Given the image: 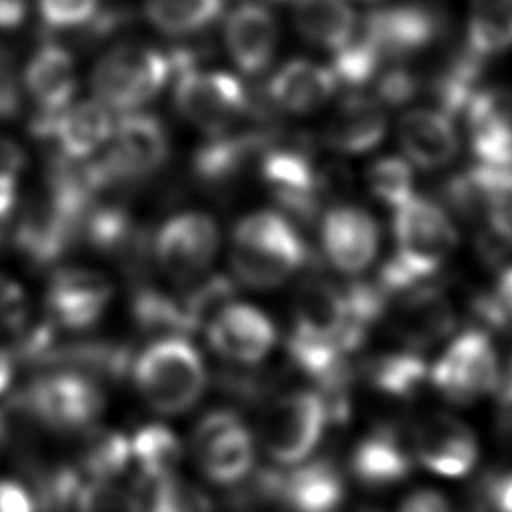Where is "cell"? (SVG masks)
<instances>
[{
    "label": "cell",
    "instance_id": "cell-1",
    "mask_svg": "<svg viewBox=\"0 0 512 512\" xmlns=\"http://www.w3.org/2000/svg\"><path fill=\"white\" fill-rule=\"evenodd\" d=\"M394 242L396 252L376 280L388 294L432 276L456 248L458 230L436 202L414 194L394 210Z\"/></svg>",
    "mask_w": 512,
    "mask_h": 512
},
{
    "label": "cell",
    "instance_id": "cell-2",
    "mask_svg": "<svg viewBox=\"0 0 512 512\" xmlns=\"http://www.w3.org/2000/svg\"><path fill=\"white\" fill-rule=\"evenodd\" d=\"M306 260V246L292 222L278 212H252L234 230L230 264L234 276L250 288H274Z\"/></svg>",
    "mask_w": 512,
    "mask_h": 512
},
{
    "label": "cell",
    "instance_id": "cell-3",
    "mask_svg": "<svg viewBox=\"0 0 512 512\" xmlns=\"http://www.w3.org/2000/svg\"><path fill=\"white\" fill-rule=\"evenodd\" d=\"M134 384L144 402L160 414L190 410L206 388L200 352L184 338H160L134 360Z\"/></svg>",
    "mask_w": 512,
    "mask_h": 512
},
{
    "label": "cell",
    "instance_id": "cell-4",
    "mask_svg": "<svg viewBox=\"0 0 512 512\" xmlns=\"http://www.w3.org/2000/svg\"><path fill=\"white\" fill-rule=\"evenodd\" d=\"M170 72L164 52L142 44H120L96 62L92 88L106 108L124 114L156 98Z\"/></svg>",
    "mask_w": 512,
    "mask_h": 512
},
{
    "label": "cell",
    "instance_id": "cell-5",
    "mask_svg": "<svg viewBox=\"0 0 512 512\" xmlns=\"http://www.w3.org/2000/svg\"><path fill=\"white\" fill-rule=\"evenodd\" d=\"M328 418L322 394L308 390L284 394L264 414L262 446L282 466L300 464L318 446Z\"/></svg>",
    "mask_w": 512,
    "mask_h": 512
},
{
    "label": "cell",
    "instance_id": "cell-6",
    "mask_svg": "<svg viewBox=\"0 0 512 512\" xmlns=\"http://www.w3.org/2000/svg\"><path fill=\"white\" fill-rule=\"evenodd\" d=\"M432 384L448 400L470 404L496 390L500 364L484 330H464L430 370Z\"/></svg>",
    "mask_w": 512,
    "mask_h": 512
},
{
    "label": "cell",
    "instance_id": "cell-7",
    "mask_svg": "<svg viewBox=\"0 0 512 512\" xmlns=\"http://www.w3.org/2000/svg\"><path fill=\"white\" fill-rule=\"evenodd\" d=\"M28 410L48 428L74 432L90 426L104 410L96 380L74 370L40 376L26 394Z\"/></svg>",
    "mask_w": 512,
    "mask_h": 512
},
{
    "label": "cell",
    "instance_id": "cell-8",
    "mask_svg": "<svg viewBox=\"0 0 512 512\" xmlns=\"http://www.w3.org/2000/svg\"><path fill=\"white\" fill-rule=\"evenodd\" d=\"M174 102L186 120L214 134L234 126L244 114L248 92L228 72L192 68L176 76Z\"/></svg>",
    "mask_w": 512,
    "mask_h": 512
},
{
    "label": "cell",
    "instance_id": "cell-9",
    "mask_svg": "<svg viewBox=\"0 0 512 512\" xmlns=\"http://www.w3.org/2000/svg\"><path fill=\"white\" fill-rule=\"evenodd\" d=\"M192 452L200 470L218 484L240 482L254 464L252 436L230 410H214L198 422Z\"/></svg>",
    "mask_w": 512,
    "mask_h": 512
},
{
    "label": "cell",
    "instance_id": "cell-10",
    "mask_svg": "<svg viewBox=\"0 0 512 512\" xmlns=\"http://www.w3.org/2000/svg\"><path fill=\"white\" fill-rule=\"evenodd\" d=\"M218 226L202 212H184L166 220L156 232L154 254L174 280H198L218 252Z\"/></svg>",
    "mask_w": 512,
    "mask_h": 512
},
{
    "label": "cell",
    "instance_id": "cell-11",
    "mask_svg": "<svg viewBox=\"0 0 512 512\" xmlns=\"http://www.w3.org/2000/svg\"><path fill=\"white\" fill-rule=\"evenodd\" d=\"M168 158V132L148 112H124L112 130V146L104 164L114 178L132 180L162 168Z\"/></svg>",
    "mask_w": 512,
    "mask_h": 512
},
{
    "label": "cell",
    "instance_id": "cell-12",
    "mask_svg": "<svg viewBox=\"0 0 512 512\" xmlns=\"http://www.w3.org/2000/svg\"><path fill=\"white\" fill-rule=\"evenodd\" d=\"M110 108L100 100L72 102L60 112H40L32 120L36 138L52 140L66 162H76L98 152L112 138Z\"/></svg>",
    "mask_w": 512,
    "mask_h": 512
},
{
    "label": "cell",
    "instance_id": "cell-13",
    "mask_svg": "<svg viewBox=\"0 0 512 512\" xmlns=\"http://www.w3.org/2000/svg\"><path fill=\"white\" fill-rule=\"evenodd\" d=\"M416 460L434 474L456 478L472 470L478 456L474 432L450 414H430L412 430Z\"/></svg>",
    "mask_w": 512,
    "mask_h": 512
},
{
    "label": "cell",
    "instance_id": "cell-14",
    "mask_svg": "<svg viewBox=\"0 0 512 512\" xmlns=\"http://www.w3.org/2000/svg\"><path fill=\"white\" fill-rule=\"evenodd\" d=\"M112 300L106 276L90 268L58 270L46 290V306L58 328L84 330L100 320Z\"/></svg>",
    "mask_w": 512,
    "mask_h": 512
},
{
    "label": "cell",
    "instance_id": "cell-15",
    "mask_svg": "<svg viewBox=\"0 0 512 512\" xmlns=\"http://www.w3.org/2000/svg\"><path fill=\"white\" fill-rule=\"evenodd\" d=\"M262 490L290 512H336L344 502V478L330 460H304L266 478Z\"/></svg>",
    "mask_w": 512,
    "mask_h": 512
},
{
    "label": "cell",
    "instance_id": "cell-16",
    "mask_svg": "<svg viewBox=\"0 0 512 512\" xmlns=\"http://www.w3.org/2000/svg\"><path fill=\"white\" fill-rule=\"evenodd\" d=\"M440 32V18L420 4H398L372 10L362 36L378 50L382 60L404 58L424 50Z\"/></svg>",
    "mask_w": 512,
    "mask_h": 512
},
{
    "label": "cell",
    "instance_id": "cell-17",
    "mask_svg": "<svg viewBox=\"0 0 512 512\" xmlns=\"http://www.w3.org/2000/svg\"><path fill=\"white\" fill-rule=\"evenodd\" d=\"M322 248L334 268L358 274L378 252L380 232L376 220L356 206H334L322 218Z\"/></svg>",
    "mask_w": 512,
    "mask_h": 512
},
{
    "label": "cell",
    "instance_id": "cell-18",
    "mask_svg": "<svg viewBox=\"0 0 512 512\" xmlns=\"http://www.w3.org/2000/svg\"><path fill=\"white\" fill-rule=\"evenodd\" d=\"M206 336L212 350L238 364L260 362L276 344L272 320L256 306L236 302L208 324Z\"/></svg>",
    "mask_w": 512,
    "mask_h": 512
},
{
    "label": "cell",
    "instance_id": "cell-19",
    "mask_svg": "<svg viewBox=\"0 0 512 512\" xmlns=\"http://www.w3.org/2000/svg\"><path fill=\"white\" fill-rule=\"evenodd\" d=\"M464 114L478 164L512 168V92L478 90Z\"/></svg>",
    "mask_w": 512,
    "mask_h": 512
},
{
    "label": "cell",
    "instance_id": "cell-20",
    "mask_svg": "<svg viewBox=\"0 0 512 512\" xmlns=\"http://www.w3.org/2000/svg\"><path fill=\"white\" fill-rule=\"evenodd\" d=\"M260 174L274 198L294 216L308 218L316 212L320 178L306 152L296 148L264 150Z\"/></svg>",
    "mask_w": 512,
    "mask_h": 512
},
{
    "label": "cell",
    "instance_id": "cell-21",
    "mask_svg": "<svg viewBox=\"0 0 512 512\" xmlns=\"http://www.w3.org/2000/svg\"><path fill=\"white\" fill-rule=\"evenodd\" d=\"M414 462L412 436H404L396 426H378L356 444L350 468L362 484L384 488L404 480Z\"/></svg>",
    "mask_w": 512,
    "mask_h": 512
},
{
    "label": "cell",
    "instance_id": "cell-22",
    "mask_svg": "<svg viewBox=\"0 0 512 512\" xmlns=\"http://www.w3.org/2000/svg\"><path fill=\"white\" fill-rule=\"evenodd\" d=\"M456 328L450 300L436 288H410L392 312L390 330L410 350L430 346Z\"/></svg>",
    "mask_w": 512,
    "mask_h": 512
},
{
    "label": "cell",
    "instance_id": "cell-23",
    "mask_svg": "<svg viewBox=\"0 0 512 512\" xmlns=\"http://www.w3.org/2000/svg\"><path fill=\"white\" fill-rule=\"evenodd\" d=\"M224 42L230 58L244 74H258L268 68L274 56L278 42L276 20L262 4H240L226 20Z\"/></svg>",
    "mask_w": 512,
    "mask_h": 512
},
{
    "label": "cell",
    "instance_id": "cell-24",
    "mask_svg": "<svg viewBox=\"0 0 512 512\" xmlns=\"http://www.w3.org/2000/svg\"><path fill=\"white\" fill-rule=\"evenodd\" d=\"M398 140L404 156L424 170L446 166L460 146L452 116L432 108L406 112L398 124Z\"/></svg>",
    "mask_w": 512,
    "mask_h": 512
},
{
    "label": "cell",
    "instance_id": "cell-25",
    "mask_svg": "<svg viewBox=\"0 0 512 512\" xmlns=\"http://www.w3.org/2000/svg\"><path fill=\"white\" fill-rule=\"evenodd\" d=\"M348 328V306L344 290L332 282L310 278L306 280L294 300V332L298 336L322 342H336L344 348V334Z\"/></svg>",
    "mask_w": 512,
    "mask_h": 512
},
{
    "label": "cell",
    "instance_id": "cell-26",
    "mask_svg": "<svg viewBox=\"0 0 512 512\" xmlns=\"http://www.w3.org/2000/svg\"><path fill=\"white\" fill-rule=\"evenodd\" d=\"M386 112L376 98L348 94L324 126L326 144L342 154H364L374 150L386 136Z\"/></svg>",
    "mask_w": 512,
    "mask_h": 512
},
{
    "label": "cell",
    "instance_id": "cell-27",
    "mask_svg": "<svg viewBox=\"0 0 512 512\" xmlns=\"http://www.w3.org/2000/svg\"><path fill=\"white\" fill-rule=\"evenodd\" d=\"M338 82L330 66L310 60H290L268 82V96L276 106L292 114L320 110L336 92Z\"/></svg>",
    "mask_w": 512,
    "mask_h": 512
},
{
    "label": "cell",
    "instance_id": "cell-28",
    "mask_svg": "<svg viewBox=\"0 0 512 512\" xmlns=\"http://www.w3.org/2000/svg\"><path fill=\"white\" fill-rule=\"evenodd\" d=\"M24 86L40 112H60L70 106L78 86L70 52L56 42L42 44L26 66Z\"/></svg>",
    "mask_w": 512,
    "mask_h": 512
},
{
    "label": "cell",
    "instance_id": "cell-29",
    "mask_svg": "<svg viewBox=\"0 0 512 512\" xmlns=\"http://www.w3.org/2000/svg\"><path fill=\"white\" fill-rule=\"evenodd\" d=\"M460 178L468 208L482 210L494 236L512 246V168L476 164Z\"/></svg>",
    "mask_w": 512,
    "mask_h": 512
},
{
    "label": "cell",
    "instance_id": "cell-30",
    "mask_svg": "<svg viewBox=\"0 0 512 512\" xmlns=\"http://www.w3.org/2000/svg\"><path fill=\"white\" fill-rule=\"evenodd\" d=\"M260 148L262 136L258 132H232V126L214 132L194 156L196 174L208 184L230 182Z\"/></svg>",
    "mask_w": 512,
    "mask_h": 512
},
{
    "label": "cell",
    "instance_id": "cell-31",
    "mask_svg": "<svg viewBox=\"0 0 512 512\" xmlns=\"http://www.w3.org/2000/svg\"><path fill=\"white\" fill-rule=\"evenodd\" d=\"M294 24L308 42L332 52L356 36V14L346 0H296Z\"/></svg>",
    "mask_w": 512,
    "mask_h": 512
},
{
    "label": "cell",
    "instance_id": "cell-32",
    "mask_svg": "<svg viewBox=\"0 0 512 512\" xmlns=\"http://www.w3.org/2000/svg\"><path fill=\"white\" fill-rule=\"evenodd\" d=\"M130 460L144 484L164 480L176 474L182 460V444L170 428L146 424L130 438Z\"/></svg>",
    "mask_w": 512,
    "mask_h": 512
},
{
    "label": "cell",
    "instance_id": "cell-33",
    "mask_svg": "<svg viewBox=\"0 0 512 512\" xmlns=\"http://www.w3.org/2000/svg\"><path fill=\"white\" fill-rule=\"evenodd\" d=\"M508 48H512V0H472L466 50L484 60Z\"/></svg>",
    "mask_w": 512,
    "mask_h": 512
},
{
    "label": "cell",
    "instance_id": "cell-34",
    "mask_svg": "<svg viewBox=\"0 0 512 512\" xmlns=\"http://www.w3.org/2000/svg\"><path fill=\"white\" fill-rule=\"evenodd\" d=\"M224 0H146L148 22L168 36H190L212 24Z\"/></svg>",
    "mask_w": 512,
    "mask_h": 512
},
{
    "label": "cell",
    "instance_id": "cell-35",
    "mask_svg": "<svg viewBox=\"0 0 512 512\" xmlns=\"http://www.w3.org/2000/svg\"><path fill=\"white\" fill-rule=\"evenodd\" d=\"M426 378V362L414 350L384 354L368 366L370 384L378 392L394 398H412L420 392Z\"/></svg>",
    "mask_w": 512,
    "mask_h": 512
},
{
    "label": "cell",
    "instance_id": "cell-36",
    "mask_svg": "<svg viewBox=\"0 0 512 512\" xmlns=\"http://www.w3.org/2000/svg\"><path fill=\"white\" fill-rule=\"evenodd\" d=\"M132 316L142 332L158 336V340L192 334L180 302L156 290H140L134 296Z\"/></svg>",
    "mask_w": 512,
    "mask_h": 512
},
{
    "label": "cell",
    "instance_id": "cell-37",
    "mask_svg": "<svg viewBox=\"0 0 512 512\" xmlns=\"http://www.w3.org/2000/svg\"><path fill=\"white\" fill-rule=\"evenodd\" d=\"M234 300V284L226 276H200L180 302L190 332L208 328V324Z\"/></svg>",
    "mask_w": 512,
    "mask_h": 512
},
{
    "label": "cell",
    "instance_id": "cell-38",
    "mask_svg": "<svg viewBox=\"0 0 512 512\" xmlns=\"http://www.w3.org/2000/svg\"><path fill=\"white\" fill-rule=\"evenodd\" d=\"M142 504L146 512H214L206 492L178 474L148 482Z\"/></svg>",
    "mask_w": 512,
    "mask_h": 512
},
{
    "label": "cell",
    "instance_id": "cell-39",
    "mask_svg": "<svg viewBox=\"0 0 512 512\" xmlns=\"http://www.w3.org/2000/svg\"><path fill=\"white\" fill-rule=\"evenodd\" d=\"M368 190L390 210H396L414 196V176L406 160L384 156L370 164L366 174Z\"/></svg>",
    "mask_w": 512,
    "mask_h": 512
},
{
    "label": "cell",
    "instance_id": "cell-40",
    "mask_svg": "<svg viewBox=\"0 0 512 512\" xmlns=\"http://www.w3.org/2000/svg\"><path fill=\"white\" fill-rule=\"evenodd\" d=\"M130 462V438L118 432L96 434L82 454L88 480H114Z\"/></svg>",
    "mask_w": 512,
    "mask_h": 512
},
{
    "label": "cell",
    "instance_id": "cell-41",
    "mask_svg": "<svg viewBox=\"0 0 512 512\" xmlns=\"http://www.w3.org/2000/svg\"><path fill=\"white\" fill-rule=\"evenodd\" d=\"M382 62L384 60L378 50L362 34H356L346 46L334 52L330 70L338 86L344 84L346 88H358L378 76Z\"/></svg>",
    "mask_w": 512,
    "mask_h": 512
},
{
    "label": "cell",
    "instance_id": "cell-42",
    "mask_svg": "<svg viewBox=\"0 0 512 512\" xmlns=\"http://www.w3.org/2000/svg\"><path fill=\"white\" fill-rule=\"evenodd\" d=\"M76 512H146L142 500L116 480H86L76 498Z\"/></svg>",
    "mask_w": 512,
    "mask_h": 512
},
{
    "label": "cell",
    "instance_id": "cell-43",
    "mask_svg": "<svg viewBox=\"0 0 512 512\" xmlns=\"http://www.w3.org/2000/svg\"><path fill=\"white\" fill-rule=\"evenodd\" d=\"M474 312L490 328H512V266L502 270L490 294H482L476 298Z\"/></svg>",
    "mask_w": 512,
    "mask_h": 512
},
{
    "label": "cell",
    "instance_id": "cell-44",
    "mask_svg": "<svg viewBox=\"0 0 512 512\" xmlns=\"http://www.w3.org/2000/svg\"><path fill=\"white\" fill-rule=\"evenodd\" d=\"M38 10L44 24L64 30L88 24L98 12V0H38Z\"/></svg>",
    "mask_w": 512,
    "mask_h": 512
},
{
    "label": "cell",
    "instance_id": "cell-45",
    "mask_svg": "<svg viewBox=\"0 0 512 512\" xmlns=\"http://www.w3.org/2000/svg\"><path fill=\"white\" fill-rule=\"evenodd\" d=\"M418 90V82L406 68H390L376 80V100L384 106H402Z\"/></svg>",
    "mask_w": 512,
    "mask_h": 512
},
{
    "label": "cell",
    "instance_id": "cell-46",
    "mask_svg": "<svg viewBox=\"0 0 512 512\" xmlns=\"http://www.w3.org/2000/svg\"><path fill=\"white\" fill-rule=\"evenodd\" d=\"M28 298L20 284L0 274V330H18L26 324Z\"/></svg>",
    "mask_w": 512,
    "mask_h": 512
},
{
    "label": "cell",
    "instance_id": "cell-47",
    "mask_svg": "<svg viewBox=\"0 0 512 512\" xmlns=\"http://www.w3.org/2000/svg\"><path fill=\"white\" fill-rule=\"evenodd\" d=\"M482 494L484 506L490 512H512V470L490 474Z\"/></svg>",
    "mask_w": 512,
    "mask_h": 512
},
{
    "label": "cell",
    "instance_id": "cell-48",
    "mask_svg": "<svg viewBox=\"0 0 512 512\" xmlns=\"http://www.w3.org/2000/svg\"><path fill=\"white\" fill-rule=\"evenodd\" d=\"M20 92L10 58L0 50V118H10L18 112Z\"/></svg>",
    "mask_w": 512,
    "mask_h": 512
},
{
    "label": "cell",
    "instance_id": "cell-49",
    "mask_svg": "<svg viewBox=\"0 0 512 512\" xmlns=\"http://www.w3.org/2000/svg\"><path fill=\"white\" fill-rule=\"evenodd\" d=\"M0 512H36V500L22 484L0 480Z\"/></svg>",
    "mask_w": 512,
    "mask_h": 512
},
{
    "label": "cell",
    "instance_id": "cell-50",
    "mask_svg": "<svg viewBox=\"0 0 512 512\" xmlns=\"http://www.w3.org/2000/svg\"><path fill=\"white\" fill-rule=\"evenodd\" d=\"M400 512H452L446 498L434 490H416L400 506Z\"/></svg>",
    "mask_w": 512,
    "mask_h": 512
},
{
    "label": "cell",
    "instance_id": "cell-51",
    "mask_svg": "<svg viewBox=\"0 0 512 512\" xmlns=\"http://www.w3.org/2000/svg\"><path fill=\"white\" fill-rule=\"evenodd\" d=\"M24 162L26 158L22 148L16 142L0 136V174L18 178L24 168Z\"/></svg>",
    "mask_w": 512,
    "mask_h": 512
},
{
    "label": "cell",
    "instance_id": "cell-52",
    "mask_svg": "<svg viewBox=\"0 0 512 512\" xmlns=\"http://www.w3.org/2000/svg\"><path fill=\"white\" fill-rule=\"evenodd\" d=\"M16 184H18V178L0 174V232L6 228V224L14 212Z\"/></svg>",
    "mask_w": 512,
    "mask_h": 512
},
{
    "label": "cell",
    "instance_id": "cell-53",
    "mask_svg": "<svg viewBox=\"0 0 512 512\" xmlns=\"http://www.w3.org/2000/svg\"><path fill=\"white\" fill-rule=\"evenodd\" d=\"M26 18V0H0V30L16 28Z\"/></svg>",
    "mask_w": 512,
    "mask_h": 512
},
{
    "label": "cell",
    "instance_id": "cell-54",
    "mask_svg": "<svg viewBox=\"0 0 512 512\" xmlns=\"http://www.w3.org/2000/svg\"><path fill=\"white\" fill-rule=\"evenodd\" d=\"M12 374H14L12 356L8 354L6 348L0 346V394L8 390V386H10V382H12Z\"/></svg>",
    "mask_w": 512,
    "mask_h": 512
},
{
    "label": "cell",
    "instance_id": "cell-55",
    "mask_svg": "<svg viewBox=\"0 0 512 512\" xmlns=\"http://www.w3.org/2000/svg\"><path fill=\"white\" fill-rule=\"evenodd\" d=\"M6 440H8V424H6L4 414L0 412V452H2L4 446H6Z\"/></svg>",
    "mask_w": 512,
    "mask_h": 512
},
{
    "label": "cell",
    "instance_id": "cell-56",
    "mask_svg": "<svg viewBox=\"0 0 512 512\" xmlns=\"http://www.w3.org/2000/svg\"><path fill=\"white\" fill-rule=\"evenodd\" d=\"M508 422H510V424H512V418H510V420H508Z\"/></svg>",
    "mask_w": 512,
    "mask_h": 512
}]
</instances>
